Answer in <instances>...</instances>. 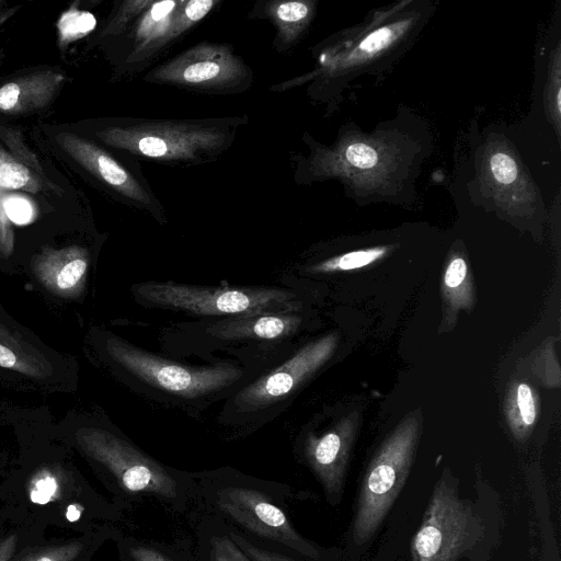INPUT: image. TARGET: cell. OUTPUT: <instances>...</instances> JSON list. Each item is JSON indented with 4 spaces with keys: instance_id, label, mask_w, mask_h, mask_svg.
Returning a JSON list of instances; mask_svg holds the SVG:
<instances>
[{
    "instance_id": "ac0fdd59",
    "label": "cell",
    "mask_w": 561,
    "mask_h": 561,
    "mask_svg": "<svg viewBox=\"0 0 561 561\" xmlns=\"http://www.w3.org/2000/svg\"><path fill=\"white\" fill-rule=\"evenodd\" d=\"M0 187L28 193L55 192L51 182H45L28 167L0 148Z\"/></svg>"
},
{
    "instance_id": "5bb4252c",
    "label": "cell",
    "mask_w": 561,
    "mask_h": 561,
    "mask_svg": "<svg viewBox=\"0 0 561 561\" xmlns=\"http://www.w3.org/2000/svg\"><path fill=\"white\" fill-rule=\"evenodd\" d=\"M300 320L289 312L262 313L216 322L207 328V332L225 340H276L294 333Z\"/></svg>"
},
{
    "instance_id": "d6986e66",
    "label": "cell",
    "mask_w": 561,
    "mask_h": 561,
    "mask_svg": "<svg viewBox=\"0 0 561 561\" xmlns=\"http://www.w3.org/2000/svg\"><path fill=\"white\" fill-rule=\"evenodd\" d=\"M95 24L96 20L91 12L69 8L59 16L57 22V42L60 50L87 36Z\"/></svg>"
},
{
    "instance_id": "277c9868",
    "label": "cell",
    "mask_w": 561,
    "mask_h": 561,
    "mask_svg": "<svg viewBox=\"0 0 561 561\" xmlns=\"http://www.w3.org/2000/svg\"><path fill=\"white\" fill-rule=\"evenodd\" d=\"M416 423L400 427L378 450L363 479L352 527L353 540H370L409 476L416 445Z\"/></svg>"
},
{
    "instance_id": "3957f363",
    "label": "cell",
    "mask_w": 561,
    "mask_h": 561,
    "mask_svg": "<svg viewBox=\"0 0 561 561\" xmlns=\"http://www.w3.org/2000/svg\"><path fill=\"white\" fill-rule=\"evenodd\" d=\"M136 293L148 305L201 316L237 318L295 309L293 293L272 287H208L174 282H146L137 286Z\"/></svg>"
},
{
    "instance_id": "5b68a950",
    "label": "cell",
    "mask_w": 561,
    "mask_h": 561,
    "mask_svg": "<svg viewBox=\"0 0 561 561\" xmlns=\"http://www.w3.org/2000/svg\"><path fill=\"white\" fill-rule=\"evenodd\" d=\"M146 82L208 94L239 93L253 82V71L227 43L201 42L144 78Z\"/></svg>"
},
{
    "instance_id": "f1b7e54d",
    "label": "cell",
    "mask_w": 561,
    "mask_h": 561,
    "mask_svg": "<svg viewBox=\"0 0 561 561\" xmlns=\"http://www.w3.org/2000/svg\"><path fill=\"white\" fill-rule=\"evenodd\" d=\"M230 539L253 561H295L287 557L259 548L238 534H230Z\"/></svg>"
},
{
    "instance_id": "cb8c5ba5",
    "label": "cell",
    "mask_w": 561,
    "mask_h": 561,
    "mask_svg": "<svg viewBox=\"0 0 561 561\" xmlns=\"http://www.w3.org/2000/svg\"><path fill=\"white\" fill-rule=\"evenodd\" d=\"M210 547L211 561H250L244 552L228 537H213Z\"/></svg>"
},
{
    "instance_id": "d6a6232c",
    "label": "cell",
    "mask_w": 561,
    "mask_h": 561,
    "mask_svg": "<svg viewBox=\"0 0 561 561\" xmlns=\"http://www.w3.org/2000/svg\"><path fill=\"white\" fill-rule=\"evenodd\" d=\"M16 547V537L8 536L0 540V561H10Z\"/></svg>"
},
{
    "instance_id": "9c48e42d",
    "label": "cell",
    "mask_w": 561,
    "mask_h": 561,
    "mask_svg": "<svg viewBox=\"0 0 561 561\" xmlns=\"http://www.w3.org/2000/svg\"><path fill=\"white\" fill-rule=\"evenodd\" d=\"M217 504L222 512L252 533L285 545L306 557L320 558L318 548L304 538L286 514L260 491L228 486L218 492Z\"/></svg>"
},
{
    "instance_id": "4fadbf2b",
    "label": "cell",
    "mask_w": 561,
    "mask_h": 561,
    "mask_svg": "<svg viewBox=\"0 0 561 561\" xmlns=\"http://www.w3.org/2000/svg\"><path fill=\"white\" fill-rule=\"evenodd\" d=\"M180 1H153L135 21L131 32V49L128 62H145L162 51L167 34Z\"/></svg>"
},
{
    "instance_id": "9a60e30c",
    "label": "cell",
    "mask_w": 561,
    "mask_h": 561,
    "mask_svg": "<svg viewBox=\"0 0 561 561\" xmlns=\"http://www.w3.org/2000/svg\"><path fill=\"white\" fill-rule=\"evenodd\" d=\"M89 254L83 248L71 245L59 250H46L39 256L36 271L44 284L58 293H68L83 278Z\"/></svg>"
},
{
    "instance_id": "484cf974",
    "label": "cell",
    "mask_w": 561,
    "mask_h": 561,
    "mask_svg": "<svg viewBox=\"0 0 561 561\" xmlns=\"http://www.w3.org/2000/svg\"><path fill=\"white\" fill-rule=\"evenodd\" d=\"M58 492V482L49 472L39 473L31 488L30 497L33 503L46 504L51 501Z\"/></svg>"
},
{
    "instance_id": "8992f818",
    "label": "cell",
    "mask_w": 561,
    "mask_h": 561,
    "mask_svg": "<svg viewBox=\"0 0 561 561\" xmlns=\"http://www.w3.org/2000/svg\"><path fill=\"white\" fill-rule=\"evenodd\" d=\"M107 352L133 375L156 388L186 398L211 393L240 377L233 366L190 367L161 358L118 339H110Z\"/></svg>"
},
{
    "instance_id": "4316f807",
    "label": "cell",
    "mask_w": 561,
    "mask_h": 561,
    "mask_svg": "<svg viewBox=\"0 0 561 561\" xmlns=\"http://www.w3.org/2000/svg\"><path fill=\"white\" fill-rule=\"evenodd\" d=\"M5 193L7 190L0 187V252L8 255L13 250L14 233L5 208Z\"/></svg>"
},
{
    "instance_id": "ffe728a7",
    "label": "cell",
    "mask_w": 561,
    "mask_h": 561,
    "mask_svg": "<svg viewBox=\"0 0 561 561\" xmlns=\"http://www.w3.org/2000/svg\"><path fill=\"white\" fill-rule=\"evenodd\" d=\"M152 3L153 1L151 0H127L122 2L114 18L107 23L100 35L102 37L119 35Z\"/></svg>"
},
{
    "instance_id": "e575fe53",
    "label": "cell",
    "mask_w": 561,
    "mask_h": 561,
    "mask_svg": "<svg viewBox=\"0 0 561 561\" xmlns=\"http://www.w3.org/2000/svg\"><path fill=\"white\" fill-rule=\"evenodd\" d=\"M15 10H16V8H15V9H13V10H11V11H7V12H4L3 14H1V16H0V24H1L3 21H5V20H7V19H8V18H9V16H10V15L15 11Z\"/></svg>"
},
{
    "instance_id": "4dcf8cb0",
    "label": "cell",
    "mask_w": 561,
    "mask_h": 561,
    "mask_svg": "<svg viewBox=\"0 0 561 561\" xmlns=\"http://www.w3.org/2000/svg\"><path fill=\"white\" fill-rule=\"evenodd\" d=\"M467 264L463 259L455 257L445 273V284L450 288L458 287L466 278Z\"/></svg>"
},
{
    "instance_id": "2e32d148",
    "label": "cell",
    "mask_w": 561,
    "mask_h": 561,
    "mask_svg": "<svg viewBox=\"0 0 561 561\" xmlns=\"http://www.w3.org/2000/svg\"><path fill=\"white\" fill-rule=\"evenodd\" d=\"M262 11L276 28L274 47L285 51L301 36L311 18L312 7L308 1L276 0L264 3Z\"/></svg>"
},
{
    "instance_id": "1f68e13d",
    "label": "cell",
    "mask_w": 561,
    "mask_h": 561,
    "mask_svg": "<svg viewBox=\"0 0 561 561\" xmlns=\"http://www.w3.org/2000/svg\"><path fill=\"white\" fill-rule=\"evenodd\" d=\"M130 553L135 561H170L156 549L146 546H136Z\"/></svg>"
},
{
    "instance_id": "8fae6325",
    "label": "cell",
    "mask_w": 561,
    "mask_h": 561,
    "mask_svg": "<svg viewBox=\"0 0 561 561\" xmlns=\"http://www.w3.org/2000/svg\"><path fill=\"white\" fill-rule=\"evenodd\" d=\"M64 72L42 70L18 77L0 85V113L25 115L44 110L61 90Z\"/></svg>"
},
{
    "instance_id": "d590c367",
    "label": "cell",
    "mask_w": 561,
    "mask_h": 561,
    "mask_svg": "<svg viewBox=\"0 0 561 561\" xmlns=\"http://www.w3.org/2000/svg\"><path fill=\"white\" fill-rule=\"evenodd\" d=\"M3 4H4V2H3V1H0V8H1Z\"/></svg>"
},
{
    "instance_id": "30bf717a",
    "label": "cell",
    "mask_w": 561,
    "mask_h": 561,
    "mask_svg": "<svg viewBox=\"0 0 561 561\" xmlns=\"http://www.w3.org/2000/svg\"><path fill=\"white\" fill-rule=\"evenodd\" d=\"M335 344V334L307 344L282 366L245 387L238 400L256 408L284 399L330 357Z\"/></svg>"
},
{
    "instance_id": "603a6c76",
    "label": "cell",
    "mask_w": 561,
    "mask_h": 561,
    "mask_svg": "<svg viewBox=\"0 0 561 561\" xmlns=\"http://www.w3.org/2000/svg\"><path fill=\"white\" fill-rule=\"evenodd\" d=\"M81 550L80 542L50 546L30 554L24 561H72Z\"/></svg>"
},
{
    "instance_id": "6da1fadb",
    "label": "cell",
    "mask_w": 561,
    "mask_h": 561,
    "mask_svg": "<svg viewBox=\"0 0 561 561\" xmlns=\"http://www.w3.org/2000/svg\"><path fill=\"white\" fill-rule=\"evenodd\" d=\"M244 116L202 119L128 118L95 131L105 146L140 160L169 167L216 161L234 142Z\"/></svg>"
},
{
    "instance_id": "7a4b0ae2",
    "label": "cell",
    "mask_w": 561,
    "mask_h": 561,
    "mask_svg": "<svg viewBox=\"0 0 561 561\" xmlns=\"http://www.w3.org/2000/svg\"><path fill=\"white\" fill-rule=\"evenodd\" d=\"M485 530L476 504L461 499L458 483L443 474L411 540V560L458 561L470 558L482 545Z\"/></svg>"
},
{
    "instance_id": "f546056e",
    "label": "cell",
    "mask_w": 561,
    "mask_h": 561,
    "mask_svg": "<svg viewBox=\"0 0 561 561\" xmlns=\"http://www.w3.org/2000/svg\"><path fill=\"white\" fill-rule=\"evenodd\" d=\"M517 404L523 423L531 425L536 419V407L531 390L526 383H520L517 388Z\"/></svg>"
},
{
    "instance_id": "ba28073f",
    "label": "cell",
    "mask_w": 561,
    "mask_h": 561,
    "mask_svg": "<svg viewBox=\"0 0 561 561\" xmlns=\"http://www.w3.org/2000/svg\"><path fill=\"white\" fill-rule=\"evenodd\" d=\"M78 440L84 451L106 467L126 491L169 499L176 495L173 477L126 440L100 428L80 431Z\"/></svg>"
},
{
    "instance_id": "52a82bcc",
    "label": "cell",
    "mask_w": 561,
    "mask_h": 561,
    "mask_svg": "<svg viewBox=\"0 0 561 561\" xmlns=\"http://www.w3.org/2000/svg\"><path fill=\"white\" fill-rule=\"evenodd\" d=\"M55 139L69 157L124 203L149 213L161 222L164 221L163 205L139 165H127L103 147L72 133L61 131Z\"/></svg>"
},
{
    "instance_id": "7c38bea8",
    "label": "cell",
    "mask_w": 561,
    "mask_h": 561,
    "mask_svg": "<svg viewBox=\"0 0 561 561\" xmlns=\"http://www.w3.org/2000/svg\"><path fill=\"white\" fill-rule=\"evenodd\" d=\"M344 433L331 431L320 438L309 439L306 448L308 461L332 504L343 493L348 440Z\"/></svg>"
},
{
    "instance_id": "7402d4cb",
    "label": "cell",
    "mask_w": 561,
    "mask_h": 561,
    "mask_svg": "<svg viewBox=\"0 0 561 561\" xmlns=\"http://www.w3.org/2000/svg\"><path fill=\"white\" fill-rule=\"evenodd\" d=\"M385 249H369L346 253L340 257L329 260L319 266L317 271H334V270H355L374 262L385 253Z\"/></svg>"
},
{
    "instance_id": "d4e9b609",
    "label": "cell",
    "mask_w": 561,
    "mask_h": 561,
    "mask_svg": "<svg viewBox=\"0 0 561 561\" xmlns=\"http://www.w3.org/2000/svg\"><path fill=\"white\" fill-rule=\"evenodd\" d=\"M490 169L494 180L503 185L514 182L517 175V165L514 159L501 151L491 157Z\"/></svg>"
},
{
    "instance_id": "44dd1931",
    "label": "cell",
    "mask_w": 561,
    "mask_h": 561,
    "mask_svg": "<svg viewBox=\"0 0 561 561\" xmlns=\"http://www.w3.org/2000/svg\"><path fill=\"white\" fill-rule=\"evenodd\" d=\"M0 137L9 145L12 149V157L20 161L21 163L28 167L33 172H35L42 180L45 182H50L42 165L39 164L36 156L27 148L24 144L22 136L13 130L0 127Z\"/></svg>"
},
{
    "instance_id": "83f0119b",
    "label": "cell",
    "mask_w": 561,
    "mask_h": 561,
    "mask_svg": "<svg viewBox=\"0 0 561 561\" xmlns=\"http://www.w3.org/2000/svg\"><path fill=\"white\" fill-rule=\"evenodd\" d=\"M377 158L371 147L360 142L350 145L344 152L345 161L357 168H370L376 163Z\"/></svg>"
},
{
    "instance_id": "e0dca14e",
    "label": "cell",
    "mask_w": 561,
    "mask_h": 561,
    "mask_svg": "<svg viewBox=\"0 0 561 561\" xmlns=\"http://www.w3.org/2000/svg\"><path fill=\"white\" fill-rule=\"evenodd\" d=\"M0 367L13 369L31 377L44 378L49 373L45 357L34 347L14 336L0 323Z\"/></svg>"
},
{
    "instance_id": "836d02e7",
    "label": "cell",
    "mask_w": 561,
    "mask_h": 561,
    "mask_svg": "<svg viewBox=\"0 0 561 561\" xmlns=\"http://www.w3.org/2000/svg\"><path fill=\"white\" fill-rule=\"evenodd\" d=\"M81 515V507L77 504L69 505L67 508L66 517L69 522H76Z\"/></svg>"
}]
</instances>
